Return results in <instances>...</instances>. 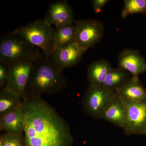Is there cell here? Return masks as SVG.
<instances>
[{
	"mask_svg": "<svg viewBox=\"0 0 146 146\" xmlns=\"http://www.w3.org/2000/svg\"><path fill=\"white\" fill-rule=\"evenodd\" d=\"M27 146H71L73 138L66 121L41 97L23 98Z\"/></svg>",
	"mask_w": 146,
	"mask_h": 146,
	"instance_id": "1",
	"label": "cell"
},
{
	"mask_svg": "<svg viewBox=\"0 0 146 146\" xmlns=\"http://www.w3.org/2000/svg\"><path fill=\"white\" fill-rule=\"evenodd\" d=\"M67 85L68 81L62 72L53 65L49 58L44 56L34 63L25 96L57 94Z\"/></svg>",
	"mask_w": 146,
	"mask_h": 146,
	"instance_id": "2",
	"label": "cell"
},
{
	"mask_svg": "<svg viewBox=\"0 0 146 146\" xmlns=\"http://www.w3.org/2000/svg\"><path fill=\"white\" fill-rule=\"evenodd\" d=\"M41 51L13 31L1 37L0 62L7 64L22 61L35 62L44 56Z\"/></svg>",
	"mask_w": 146,
	"mask_h": 146,
	"instance_id": "3",
	"label": "cell"
},
{
	"mask_svg": "<svg viewBox=\"0 0 146 146\" xmlns=\"http://www.w3.org/2000/svg\"><path fill=\"white\" fill-rule=\"evenodd\" d=\"M13 31L39 49L46 57L49 58L57 48L55 29L44 19L27 24Z\"/></svg>",
	"mask_w": 146,
	"mask_h": 146,
	"instance_id": "4",
	"label": "cell"
},
{
	"mask_svg": "<svg viewBox=\"0 0 146 146\" xmlns=\"http://www.w3.org/2000/svg\"><path fill=\"white\" fill-rule=\"evenodd\" d=\"M116 95L115 91L107 89L102 85L89 84L82 98L84 111L92 118L101 119L105 108Z\"/></svg>",
	"mask_w": 146,
	"mask_h": 146,
	"instance_id": "5",
	"label": "cell"
},
{
	"mask_svg": "<svg viewBox=\"0 0 146 146\" xmlns=\"http://www.w3.org/2000/svg\"><path fill=\"white\" fill-rule=\"evenodd\" d=\"M125 110L123 129L126 135H146V100L132 102L121 99Z\"/></svg>",
	"mask_w": 146,
	"mask_h": 146,
	"instance_id": "6",
	"label": "cell"
},
{
	"mask_svg": "<svg viewBox=\"0 0 146 146\" xmlns=\"http://www.w3.org/2000/svg\"><path fill=\"white\" fill-rule=\"evenodd\" d=\"M76 42L80 46L88 50L98 44L103 38L104 27L102 23L94 19L75 21Z\"/></svg>",
	"mask_w": 146,
	"mask_h": 146,
	"instance_id": "7",
	"label": "cell"
},
{
	"mask_svg": "<svg viewBox=\"0 0 146 146\" xmlns=\"http://www.w3.org/2000/svg\"><path fill=\"white\" fill-rule=\"evenodd\" d=\"M34 62L22 61L8 64L9 75L8 82L5 88L21 95L26 96V89L32 72Z\"/></svg>",
	"mask_w": 146,
	"mask_h": 146,
	"instance_id": "8",
	"label": "cell"
},
{
	"mask_svg": "<svg viewBox=\"0 0 146 146\" xmlns=\"http://www.w3.org/2000/svg\"><path fill=\"white\" fill-rule=\"evenodd\" d=\"M86 50L75 42L65 46L57 47L49 58L53 65L62 72L76 65Z\"/></svg>",
	"mask_w": 146,
	"mask_h": 146,
	"instance_id": "9",
	"label": "cell"
},
{
	"mask_svg": "<svg viewBox=\"0 0 146 146\" xmlns=\"http://www.w3.org/2000/svg\"><path fill=\"white\" fill-rule=\"evenodd\" d=\"M44 19L56 27L75 23L73 11L67 1H60L50 5Z\"/></svg>",
	"mask_w": 146,
	"mask_h": 146,
	"instance_id": "10",
	"label": "cell"
},
{
	"mask_svg": "<svg viewBox=\"0 0 146 146\" xmlns=\"http://www.w3.org/2000/svg\"><path fill=\"white\" fill-rule=\"evenodd\" d=\"M119 68L138 76L146 71V62L137 51L125 49L120 53L118 59Z\"/></svg>",
	"mask_w": 146,
	"mask_h": 146,
	"instance_id": "11",
	"label": "cell"
},
{
	"mask_svg": "<svg viewBox=\"0 0 146 146\" xmlns=\"http://www.w3.org/2000/svg\"><path fill=\"white\" fill-rule=\"evenodd\" d=\"M0 129L6 133L23 135L24 132V113L22 104L0 115Z\"/></svg>",
	"mask_w": 146,
	"mask_h": 146,
	"instance_id": "12",
	"label": "cell"
},
{
	"mask_svg": "<svg viewBox=\"0 0 146 146\" xmlns=\"http://www.w3.org/2000/svg\"><path fill=\"white\" fill-rule=\"evenodd\" d=\"M119 98L129 102L142 101L146 100V90L138 76H131L116 89Z\"/></svg>",
	"mask_w": 146,
	"mask_h": 146,
	"instance_id": "13",
	"label": "cell"
},
{
	"mask_svg": "<svg viewBox=\"0 0 146 146\" xmlns=\"http://www.w3.org/2000/svg\"><path fill=\"white\" fill-rule=\"evenodd\" d=\"M125 114L124 106L116 94L105 108L101 119L123 129L125 121Z\"/></svg>",
	"mask_w": 146,
	"mask_h": 146,
	"instance_id": "14",
	"label": "cell"
},
{
	"mask_svg": "<svg viewBox=\"0 0 146 146\" xmlns=\"http://www.w3.org/2000/svg\"><path fill=\"white\" fill-rule=\"evenodd\" d=\"M112 68L107 60L102 59L91 63L87 72L90 85H102L108 72Z\"/></svg>",
	"mask_w": 146,
	"mask_h": 146,
	"instance_id": "15",
	"label": "cell"
},
{
	"mask_svg": "<svg viewBox=\"0 0 146 146\" xmlns=\"http://www.w3.org/2000/svg\"><path fill=\"white\" fill-rule=\"evenodd\" d=\"M23 102V98L21 95L6 88L1 89L0 115L18 107Z\"/></svg>",
	"mask_w": 146,
	"mask_h": 146,
	"instance_id": "16",
	"label": "cell"
},
{
	"mask_svg": "<svg viewBox=\"0 0 146 146\" xmlns=\"http://www.w3.org/2000/svg\"><path fill=\"white\" fill-rule=\"evenodd\" d=\"M131 74L121 68H112L102 84L103 86L112 91H115L131 77Z\"/></svg>",
	"mask_w": 146,
	"mask_h": 146,
	"instance_id": "17",
	"label": "cell"
},
{
	"mask_svg": "<svg viewBox=\"0 0 146 146\" xmlns=\"http://www.w3.org/2000/svg\"><path fill=\"white\" fill-rule=\"evenodd\" d=\"M57 47L65 46L76 42V27L74 24H69L55 28Z\"/></svg>",
	"mask_w": 146,
	"mask_h": 146,
	"instance_id": "18",
	"label": "cell"
},
{
	"mask_svg": "<svg viewBox=\"0 0 146 146\" xmlns=\"http://www.w3.org/2000/svg\"><path fill=\"white\" fill-rule=\"evenodd\" d=\"M124 6L121 13L122 18L129 15L146 11V0H125Z\"/></svg>",
	"mask_w": 146,
	"mask_h": 146,
	"instance_id": "19",
	"label": "cell"
},
{
	"mask_svg": "<svg viewBox=\"0 0 146 146\" xmlns=\"http://www.w3.org/2000/svg\"><path fill=\"white\" fill-rule=\"evenodd\" d=\"M23 135L6 133L0 138V146H24Z\"/></svg>",
	"mask_w": 146,
	"mask_h": 146,
	"instance_id": "20",
	"label": "cell"
},
{
	"mask_svg": "<svg viewBox=\"0 0 146 146\" xmlns=\"http://www.w3.org/2000/svg\"><path fill=\"white\" fill-rule=\"evenodd\" d=\"M9 75V65L0 62V87L1 89L5 88L8 82Z\"/></svg>",
	"mask_w": 146,
	"mask_h": 146,
	"instance_id": "21",
	"label": "cell"
},
{
	"mask_svg": "<svg viewBox=\"0 0 146 146\" xmlns=\"http://www.w3.org/2000/svg\"><path fill=\"white\" fill-rule=\"evenodd\" d=\"M109 0H93L91 4L93 10L96 13L101 12L104 7L109 2Z\"/></svg>",
	"mask_w": 146,
	"mask_h": 146,
	"instance_id": "22",
	"label": "cell"
}]
</instances>
